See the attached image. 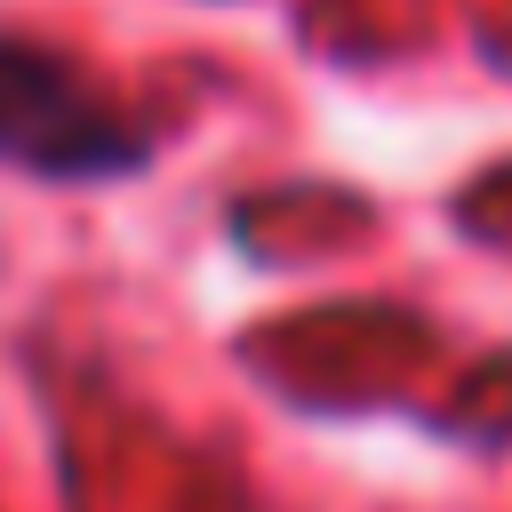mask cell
<instances>
[{"label": "cell", "mask_w": 512, "mask_h": 512, "mask_svg": "<svg viewBox=\"0 0 512 512\" xmlns=\"http://www.w3.org/2000/svg\"><path fill=\"white\" fill-rule=\"evenodd\" d=\"M0 168L40 184H120L152 168V136L80 64L0 32Z\"/></svg>", "instance_id": "1"}]
</instances>
